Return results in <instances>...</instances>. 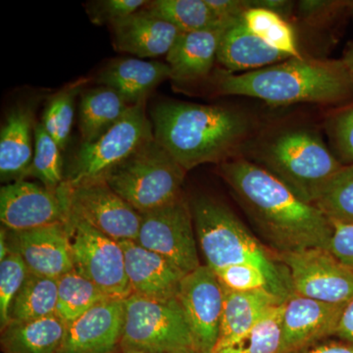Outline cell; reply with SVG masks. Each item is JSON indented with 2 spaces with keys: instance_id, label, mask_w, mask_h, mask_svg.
Masks as SVG:
<instances>
[{
  "instance_id": "cell-1",
  "label": "cell",
  "mask_w": 353,
  "mask_h": 353,
  "mask_svg": "<svg viewBox=\"0 0 353 353\" xmlns=\"http://www.w3.org/2000/svg\"><path fill=\"white\" fill-rule=\"evenodd\" d=\"M223 178L278 252L328 250L333 225L314 204L299 199L273 174L245 159L221 165Z\"/></svg>"
},
{
  "instance_id": "cell-2",
  "label": "cell",
  "mask_w": 353,
  "mask_h": 353,
  "mask_svg": "<svg viewBox=\"0 0 353 353\" xmlns=\"http://www.w3.org/2000/svg\"><path fill=\"white\" fill-rule=\"evenodd\" d=\"M150 121L155 139L185 172L227 161L250 128L245 114L234 109L170 101L152 106Z\"/></svg>"
},
{
  "instance_id": "cell-3",
  "label": "cell",
  "mask_w": 353,
  "mask_h": 353,
  "mask_svg": "<svg viewBox=\"0 0 353 353\" xmlns=\"http://www.w3.org/2000/svg\"><path fill=\"white\" fill-rule=\"evenodd\" d=\"M216 85L220 94L252 97L273 106L353 101V77L341 59L303 57L243 74L223 71Z\"/></svg>"
},
{
  "instance_id": "cell-4",
  "label": "cell",
  "mask_w": 353,
  "mask_h": 353,
  "mask_svg": "<svg viewBox=\"0 0 353 353\" xmlns=\"http://www.w3.org/2000/svg\"><path fill=\"white\" fill-rule=\"evenodd\" d=\"M190 203L206 266L215 272L230 265H255L268 279L276 296L285 301L294 294L284 265L271 256L231 209L205 196H197Z\"/></svg>"
},
{
  "instance_id": "cell-5",
  "label": "cell",
  "mask_w": 353,
  "mask_h": 353,
  "mask_svg": "<svg viewBox=\"0 0 353 353\" xmlns=\"http://www.w3.org/2000/svg\"><path fill=\"white\" fill-rule=\"evenodd\" d=\"M185 171L152 138L113 169L104 181L141 214L182 196Z\"/></svg>"
},
{
  "instance_id": "cell-6",
  "label": "cell",
  "mask_w": 353,
  "mask_h": 353,
  "mask_svg": "<svg viewBox=\"0 0 353 353\" xmlns=\"http://www.w3.org/2000/svg\"><path fill=\"white\" fill-rule=\"evenodd\" d=\"M263 160L266 170L311 204L343 165L318 134L303 129L276 137L265 148Z\"/></svg>"
},
{
  "instance_id": "cell-7",
  "label": "cell",
  "mask_w": 353,
  "mask_h": 353,
  "mask_svg": "<svg viewBox=\"0 0 353 353\" xmlns=\"http://www.w3.org/2000/svg\"><path fill=\"white\" fill-rule=\"evenodd\" d=\"M121 347L158 353H199L178 299L155 301L131 294L125 299Z\"/></svg>"
},
{
  "instance_id": "cell-8",
  "label": "cell",
  "mask_w": 353,
  "mask_h": 353,
  "mask_svg": "<svg viewBox=\"0 0 353 353\" xmlns=\"http://www.w3.org/2000/svg\"><path fill=\"white\" fill-rule=\"evenodd\" d=\"M154 138L152 121L145 114V102L132 105L101 138L81 143L70 162L65 183L71 187L104 181L115 167Z\"/></svg>"
},
{
  "instance_id": "cell-9",
  "label": "cell",
  "mask_w": 353,
  "mask_h": 353,
  "mask_svg": "<svg viewBox=\"0 0 353 353\" xmlns=\"http://www.w3.org/2000/svg\"><path fill=\"white\" fill-rule=\"evenodd\" d=\"M69 223L74 269L109 297L126 299L131 296L120 241L101 233L85 221L70 216Z\"/></svg>"
},
{
  "instance_id": "cell-10",
  "label": "cell",
  "mask_w": 353,
  "mask_h": 353,
  "mask_svg": "<svg viewBox=\"0 0 353 353\" xmlns=\"http://www.w3.org/2000/svg\"><path fill=\"white\" fill-rule=\"evenodd\" d=\"M137 243L157 252L189 274L201 266L190 203L183 194L175 201L141 214Z\"/></svg>"
},
{
  "instance_id": "cell-11",
  "label": "cell",
  "mask_w": 353,
  "mask_h": 353,
  "mask_svg": "<svg viewBox=\"0 0 353 353\" xmlns=\"http://www.w3.org/2000/svg\"><path fill=\"white\" fill-rule=\"evenodd\" d=\"M276 259L287 269L294 294L336 305L353 299V271L327 248L278 252Z\"/></svg>"
},
{
  "instance_id": "cell-12",
  "label": "cell",
  "mask_w": 353,
  "mask_h": 353,
  "mask_svg": "<svg viewBox=\"0 0 353 353\" xmlns=\"http://www.w3.org/2000/svg\"><path fill=\"white\" fill-rule=\"evenodd\" d=\"M69 185L58 188L21 180L0 189V221L10 231H25L48 225L68 223Z\"/></svg>"
},
{
  "instance_id": "cell-13",
  "label": "cell",
  "mask_w": 353,
  "mask_h": 353,
  "mask_svg": "<svg viewBox=\"0 0 353 353\" xmlns=\"http://www.w3.org/2000/svg\"><path fill=\"white\" fill-rule=\"evenodd\" d=\"M69 208L71 217L85 221L113 240L138 239L141 213L118 196L105 181L69 185Z\"/></svg>"
},
{
  "instance_id": "cell-14",
  "label": "cell",
  "mask_w": 353,
  "mask_h": 353,
  "mask_svg": "<svg viewBox=\"0 0 353 353\" xmlns=\"http://www.w3.org/2000/svg\"><path fill=\"white\" fill-rule=\"evenodd\" d=\"M179 303L189 325L199 353H211L219 336L224 289L215 272L205 264L183 277Z\"/></svg>"
},
{
  "instance_id": "cell-15",
  "label": "cell",
  "mask_w": 353,
  "mask_h": 353,
  "mask_svg": "<svg viewBox=\"0 0 353 353\" xmlns=\"http://www.w3.org/2000/svg\"><path fill=\"white\" fill-rule=\"evenodd\" d=\"M6 236L10 252L20 255L32 273L58 279L74 270L69 222L25 231L6 229Z\"/></svg>"
},
{
  "instance_id": "cell-16",
  "label": "cell",
  "mask_w": 353,
  "mask_h": 353,
  "mask_svg": "<svg viewBox=\"0 0 353 353\" xmlns=\"http://www.w3.org/2000/svg\"><path fill=\"white\" fill-rule=\"evenodd\" d=\"M125 299L109 297L67 325L58 353H113L121 345Z\"/></svg>"
},
{
  "instance_id": "cell-17",
  "label": "cell",
  "mask_w": 353,
  "mask_h": 353,
  "mask_svg": "<svg viewBox=\"0 0 353 353\" xmlns=\"http://www.w3.org/2000/svg\"><path fill=\"white\" fill-rule=\"evenodd\" d=\"M343 307L292 294L283 309L281 353H299L317 341L334 336Z\"/></svg>"
},
{
  "instance_id": "cell-18",
  "label": "cell",
  "mask_w": 353,
  "mask_h": 353,
  "mask_svg": "<svg viewBox=\"0 0 353 353\" xmlns=\"http://www.w3.org/2000/svg\"><path fill=\"white\" fill-rule=\"evenodd\" d=\"M125 252L126 273L132 294L155 299H176L181 283L187 274L157 252L136 241H120Z\"/></svg>"
},
{
  "instance_id": "cell-19",
  "label": "cell",
  "mask_w": 353,
  "mask_h": 353,
  "mask_svg": "<svg viewBox=\"0 0 353 353\" xmlns=\"http://www.w3.org/2000/svg\"><path fill=\"white\" fill-rule=\"evenodd\" d=\"M110 27L114 48L139 59L168 54L182 32L145 7Z\"/></svg>"
},
{
  "instance_id": "cell-20",
  "label": "cell",
  "mask_w": 353,
  "mask_h": 353,
  "mask_svg": "<svg viewBox=\"0 0 353 353\" xmlns=\"http://www.w3.org/2000/svg\"><path fill=\"white\" fill-rule=\"evenodd\" d=\"M234 21L201 31L181 32L166 55L171 79L185 83L201 80L208 76L217 60L223 34Z\"/></svg>"
},
{
  "instance_id": "cell-21",
  "label": "cell",
  "mask_w": 353,
  "mask_h": 353,
  "mask_svg": "<svg viewBox=\"0 0 353 353\" xmlns=\"http://www.w3.org/2000/svg\"><path fill=\"white\" fill-rule=\"evenodd\" d=\"M167 79H171L168 64L139 58H119L101 70L97 83L115 90L129 105H137L145 102Z\"/></svg>"
},
{
  "instance_id": "cell-22",
  "label": "cell",
  "mask_w": 353,
  "mask_h": 353,
  "mask_svg": "<svg viewBox=\"0 0 353 353\" xmlns=\"http://www.w3.org/2000/svg\"><path fill=\"white\" fill-rule=\"evenodd\" d=\"M285 303L268 290L250 292L224 290L219 336L214 348L234 343L254 328L274 308Z\"/></svg>"
},
{
  "instance_id": "cell-23",
  "label": "cell",
  "mask_w": 353,
  "mask_h": 353,
  "mask_svg": "<svg viewBox=\"0 0 353 353\" xmlns=\"http://www.w3.org/2000/svg\"><path fill=\"white\" fill-rule=\"evenodd\" d=\"M34 111L17 106L7 115L0 132V176L2 182L13 183L29 176L34 157L32 131Z\"/></svg>"
},
{
  "instance_id": "cell-24",
  "label": "cell",
  "mask_w": 353,
  "mask_h": 353,
  "mask_svg": "<svg viewBox=\"0 0 353 353\" xmlns=\"http://www.w3.org/2000/svg\"><path fill=\"white\" fill-rule=\"evenodd\" d=\"M290 59L267 46L246 27L243 18L227 28L220 41L217 61L227 72L255 71Z\"/></svg>"
},
{
  "instance_id": "cell-25",
  "label": "cell",
  "mask_w": 353,
  "mask_h": 353,
  "mask_svg": "<svg viewBox=\"0 0 353 353\" xmlns=\"http://www.w3.org/2000/svg\"><path fill=\"white\" fill-rule=\"evenodd\" d=\"M67 324L57 314L27 322H12L2 330L6 353H58Z\"/></svg>"
},
{
  "instance_id": "cell-26",
  "label": "cell",
  "mask_w": 353,
  "mask_h": 353,
  "mask_svg": "<svg viewBox=\"0 0 353 353\" xmlns=\"http://www.w3.org/2000/svg\"><path fill=\"white\" fill-rule=\"evenodd\" d=\"M132 106L115 90L103 85L83 92L79 108L82 143H92L101 138L126 115Z\"/></svg>"
},
{
  "instance_id": "cell-27",
  "label": "cell",
  "mask_w": 353,
  "mask_h": 353,
  "mask_svg": "<svg viewBox=\"0 0 353 353\" xmlns=\"http://www.w3.org/2000/svg\"><path fill=\"white\" fill-rule=\"evenodd\" d=\"M57 301V279L30 272L24 285L14 299L10 309V323L32 321L55 315Z\"/></svg>"
},
{
  "instance_id": "cell-28",
  "label": "cell",
  "mask_w": 353,
  "mask_h": 353,
  "mask_svg": "<svg viewBox=\"0 0 353 353\" xmlns=\"http://www.w3.org/2000/svg\"><path fill=\"white\" fill-rule=\"evenodd\" d=\"M243 20L248 30L267 46L290 58L303 57L294 28L278 13L250 6L243 14Z\"/></svg>"
},
{
  "instance_id": "cell-29",
  "label": "cell",
  "mask_w": 353,
  "mask_h": 353,
  "mask_svg": "<svg viewBox=\"0 0 353 353\" xmlns=\"http://www.w3.org/2000/svg\"><path fill=\"white\" fill-rule=\"evenodd\" d=\"M57 315L67 325L75 321L90 308L109 299L92 281L74 270L57 279Z\"/></svg>"
},
{
  "instance_id": "cell-30",
  "label": "cell",
  "mask_w": 353,
  "mask_h": 353,
  "mask_svg": "<svg viewBox=\"0 0 353 353\" xmlns=\"http://www.w3.org/2000/svg\"><path fill=\"white\" fill-rule=\"evenodd\" d=\"M143 7L182 32L201 31L230 22L218 19L206 0H153Z\"/></svg>"
},
{
  "instance_id": "cell-31",
  "label": "cell",
  "mask_w": 353,
  "mask_h": 353,
  "mask_svg": "<svg viewBox=\"0 0 353 353\" xmlns=\"http://www.w3.org/2000/svg\"><path fill=\"white\" fill-rule=\"evenodd\" d=\"M332 222L353 225V164L343 165L314 202Z\"/></svg>"
},
{
  "instance_id": "cell-32",
  "label": "cell",
  "mask_w": 353,
  "mask_h": 353,
  "mask_svg": "<svg viewBox=\"0 0 353 353\" xmlns=\"http://www.w3.org/2000/svg\"><path fill=\"white\" fill-rule=\"evenodd\" d=\"M283 309L284 303L240 339L226 347L214 348L211 353H281Z\"/></svg>"
},
{
  "instance_id": "cell-33",
  "label": "cell",
  "mask_w": 353,
  "mask_h": 353,
  "mask_svg": "<svg viewBox=\"0 0 353 353\" xmlns=\"http://www.w3.org/2000/svg\"><path fill=\"white\" fill-rule=\"evenodd\" d=\"M34 150L29 176L38 179L48 188H58L64 183L61 148L44 129L43 123L34 131Z\"/></svg>"
},
{
  "instance_id": "cell-34",
  "label": "cell",
  "mask_w": 353,
  "mask_h": 353,
  "mask_svg": "<svg viewBox=\"0 0 353 353\" xmlns=\"http://www.w3.org/2000/svg\"><path fill=\"white\" fill-rule=\"evenodd\" d=\"M81 83L62 90L53 97L46 108L43 117V125L60 146L61 150L68 145L70 134L74 121V101L79 92Z\"/></svg>"
},
{
  "instance_id": "cell-35",
  "label": "cell",
  "mask_w": 353,
  "mask_h": 353,
  "mask_svg": "<svg viewBox=\"0 0 353 353\" xmlns=\"http://www.w3.org/2000/svg\"><path fill=\"white\" fill-rule=\"evenodd\" d=\"M30 270L17 253L11 252L0 261V324L1 330L10 323V309Z\"/></svg>"
},
{
  "instance_id": "cell-36",
  "label": "cell",
  "mask_w": 353,
  "mask_h": 353,
  "mask_svg": "<svg viewBox=\"0 0 353 353\" xmlns=\"http://www.w3.org/2000/svg\"><path fill=\"white\" fill-rule=\"evenodd\" d=\"M215 274L224 290H232V292L268 290L273 292L268 279L261 269L255 265L248 263L230 265L215 271Z\"/></svg>"
},
{
  "instance_id": "cell-37",
  "label": "cell",
  "mask_w": 353,
  "mask_h": 353,
  "mask_svg": "<svg viewBox=\"0 0 353 353\" xmlns=\"http://www.w3.org/2000/svg\"><path fill=\"white\" fill-rule=\"evenodd\" d=\"M328 130L339 160L343 165L353 164V101L332 115Z\"/></svg>"
},
{
  "instance_id": "cell-38",
  "label": "cell",
  "mask_w": 353,
  "mask_h": 353,
  "mask_svg": "<svg viewBox=\"0 0 353 353\" xmlns=\"http://www.w3.org/2000/svg\"><path fill=\"white\" fill-rule=\"evenodd\" d=\"M148 2L145 0H97L88 2L85 10L94 24L112 26L137 12Z\"/></svg>"
},
{
  "instance_id": "cell-39",
  "label": "cell",
  "mask_w": 353,
  "mask_h": 353,
  "mask_svg": "<svg viewBox=\"0 0 353 353\" xmlns=\"http://www.w3.org/2000/svg\"><path fill=\"white\" fill-rule=\"evenodd\" d=\"M299 12L311 24L327 23L343 14H352V1H301Z\"/></svg>"
},
{
  "instance_id": "cell-40",
  "label": "cell",
  "mask_w": 353,
  "mask_h": 353,
  "mask_svg": "<svg viewBox=\"0 0 353 353\" xmlns=\"http://www.w3.org/2000/svg\"><path fill=\"white\" fill-rule=\"evenodd\" d=\"M332 225L333 234L328 250L336 259L353 271V225L338 222H332Z\"/></svg>"
},
{
  "instance_id": "cell-41",
  "label": "cell",
  "mask_w": 353,
  "mask_h": 353,
  "mask_svg": "<svg viewBox=\"0 0 353 353\" xmlns=\"http://www.w3.org/2000/svg\"><path fill=\"white\" fill-rule=\"evenodd\" d=\"M206 3L221 21L241 19L245 11L252 6V2L241 0H206Z\"/></svg>"
},
{
  "instance_id": "cell-42",
  "label": "cell",
  "mask_w": 353,
  "mask_h": 353,
  "mask_svg": "<svg viewBox=\"0 0 353 353\" xmlns=\"http://www.w3.org/2000/svg\"><path fill=\"white\" fill-rule=\"evenodd\" d=\"M334 336L353 345V299L343 307Z\"/></svg>"
},
{
  "instance_id": "cell-43",
  "label": "cell",
  "mask_w": 353,
  "mask_h": 353,
  "mask_svg": "<svg viewBox=\"0 0 353 353\" xmlns=\"http://www.w3.org/2000/svg\"><path fill=\"white\" fill-rule=\"evenodd\" d=\"M252 6L262 7V8L268 9L273 12L278 13L279 15L288 20L290 14L292 12L294 2L285 1V0H260V1H250Z\"/></svg>"
},
{
  "instance_id": "cell-44",
  "label": "cell",
  "mask_w": 353,
  "mask_h": 353,
  "mask_svg": "<svg viewBox=\"0 0 353 353\" xmlns=\"http://www.w3.org/2000/svg\"><path fill=\"white\" fill-rule=\"evenodd\" d=\"M299 353H353V345L352 343H327L309 350L307 352Z\"/></svg>"
},
{
  "instance_id": "cell-45",
  "label": "cell",
  "mask_w": 353,
  "mask_h": 353,
  "mask_svg": "<svg viewBox=\"0 0 353 353\" xmlns=\"http://www.w3.org/2000/svg\"><path fill=\"white\" fill-rule=\"evenodd\" d=\"M341 60H343V63L347 66L348 71L350 72L353 77V39L347 44Z\"/></svg>"
},
{
  "instance_id": "cell-46",
  "label": "cell",
  "mask_w": 353,
  "mask_h": 353,
  "mask_svg": "<svg viewBox=\"0 0 353 353\" xmlns=\"http://www.w3.org/2000/svg\"><path fill=\"white\" fill-rule=\"evenodd\" d=\"M0 261L6 259L7 255L10 253V248H9L8 241H7L6 229L1 228V234H0Z\"/></svg>"
},
{
  "instance_id": "cell-47",
  "label": "cell",
  "mask_w": 353,
  "mask_h": 353,
  "mask_svg": "<svg viewBox=\"0 0 353 353\" xmlns=\"http://www.w3.org/2000/svg\"><path fill=\"white\" fill-rule=\"evenodd\" d=\"M122 353H158L148 352V350H137V348H123Z\"/></svg>"
},
{
  "instance_id": "cell-48",
  "label": "cell",
  "mask_w": 353,
  "mask_h": 353,
  "mask_svg": "<svg viewBox=\"0 0 353 353\" xmlns=\"http://www.w3.org/2000/svg\"><path fill=\"white\" fill-rule=\"evenodd\" d=\"M190 353H194V352H190Z\"/></svg>"
}]
</instances>
